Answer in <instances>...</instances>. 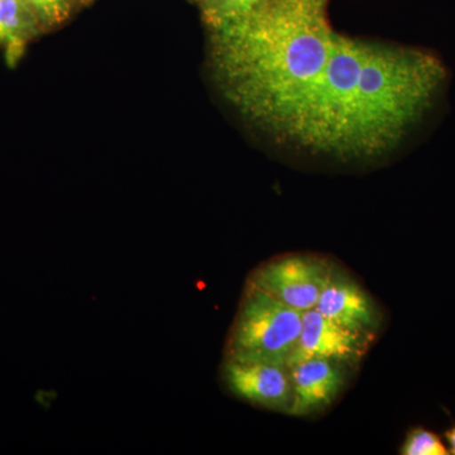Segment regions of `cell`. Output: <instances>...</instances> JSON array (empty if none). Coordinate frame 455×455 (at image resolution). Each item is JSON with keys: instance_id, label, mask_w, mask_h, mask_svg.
Segmentation results:
<instances>
[{"instance_id": "obj_1", "label": "cell", "mask_w": 455, "mask_h": 455, "mask_svg": "<svg viewBox=\"0 0 455 455\" xmlns=\"http://www.w3.org/2000/svg\"><path fill=\"white\" fill-rule=\"evenodd\" d=\"M328 0H262L212 27V64L230 103L277 142L341 161L396 149L448 84L430 51L335 31Z\"/></svg>"}, {"instance_id": "obj_2", "label": "cell", "mask_w": 455, "mask_h": 455, "mask_svg": "<svg viewBox=\"0 0 455 455\" xmlns=\"http://www.w3.org/2000/svg\"><path fill=\"white\" fill-rule=\"evenodd\" d=\"M302 313L245 281L223 358L287 367L299 338Z\"/></svg>"}, {"instance_id": "obj_3", "label": "cell", "mask_w": 455, "mask_h": 455, "mask_svg": "<svg viewBox=\"0 0 455 455\" xmlns=\"http://www.w3.org/2000/svg\"><path fill=\"white\" fill-rule=\"evenodd\" d=\"M333 267V263L316 254H283L253 268L247 283L305 313L315 309Z\"/></svg>"}, {"instance_id": "obj_4", "label": "cell", "mask_w": 455, "mask_h": 455, "mask_svg": "<svg viewBox=\"0 0 455 455\" xmlns=\"http://www.w3.org/2000/svg\"><path fill=\"white\" fill-rule=\"evenodd\" d=\"M220 381L232 396L271 411L287 412L292 401V386L287 367L224 359Z\"/></svg>"}, {"instance_id": "obj_5", "label": "cell", "mask_w": 455, "mask_h": 455, "mask_svg": "<svg viewBox=\"0 0 455 455\" xmlns=\"http://www.w3.org/2000/svg\"><path fill=\"white\" fill-rule=\"evenodd\" d=\"M372 337L344 328L316 309L302 313L298 347L289 366L310 358L328 359L340 364H355L366 352L367 339Z\"/></svg>"}, {"instance_id": "obj_6", "label": "cell", "mask_w": 455, "mask_h": 455, "mask_svg": "<svg viewBox=\"0 0 455 455\" xmlns=\"http://www.w3.org/2000/svg\"><path fill=\"white\" fill-rule=\"evenodd\" d=\"M315 309L334 323L372 337L381 324V314L370 295L343 268L334 266Z\"/></svg>"}, {"instance_id": "obj_7", "label": "cell", "mask_w": 455, "mask_h": 455, "mask_svg": "<svg viewBox=\"0 0 455 455\" xmlns=\"http://www.w3.org/2000/svg\"><path fill=\"white\" fill-rule=\"evenodd\" d=\"M291 379L292 401L286 414L307 416L333 405L346 385L340 363L310 358L287 367Z\"/></svg>"}, {"instance_id": "obj_8", "label": "cell", "mask_w": 455, "mask_h": 455, "mask_svg": "<svg viewBox=\"0 0 455 455\" xmlns=\"http://www.w3.org/2000/svg\"><path fill=\"white\" fill-rule=\"evenodd\" d=\"M37 23L23 0H0V44H20L36 32Z\"/></svg>"}, {"instance_id": "obj_9", "label": "cell", "mask_w": 455, "mask_h": 455, "mask_svg": "<svg viewBox=\"0 0 455 455\" xmlns=\"http://www.w3.org/2000/svg\"><path fill=\"white\" fill-rule=\"evenodd\" d=\"M403 455H448L449 448L438 434L425 427H416L407 433L400 451Z\"/></svg>"}, {"instance_id": "obj_10", "label": "cell", "mask_w": 455, "mask_h": 455, "mask_svg": "<svg viewBox=\"0 0 455 455\" xmlns=\"http://www.w3.org/2000/svg\"><path fill=\"white\" fill-rule=\"evenodd\" d=\"M38 22L46 26L64 23L73 11V0H23Z\"/></svg>"}, {"instance_id": "obj_11", "label": "cell", "mask_w": 455, "mask_h": 455, "mask_svg": "<svg viewBox=\"0 0 455 455\" xmlns=\"http://www.w3.org/2000/svg\"><path fill=\"white\" fill-rule=\"evenodd\" d=\"M196 2L202 5L204 18L212 28L235 17L242 0H196Z\"/></svg>"}, {"instance_id": "obj_12", "label": "cell", "mask_w": 455, "mask_h": 455, "mask_svg": "<svg viewBox=\"0 0 455 455\" xmlns=\"http://www.w3.org/2000/svg\"><path fill=\"white\" fill-rule=\"evenodd\" d=\"M262 0H242L241 4H239L238 11L235 14V17L243 16V14L248 13V12L252 11L256 5H259ZM230 18V20H232Z\"/></svg>"}, {"instance_id": "obj_13", "label": "cell", "mask_w": 455, "mask_h": 455, "mask_svg": "<svg viewBox=\"0 0 455 455\" xmlns=\"http://www.w3.org/2000/svg\"><path fill=\"white\" fill-rule=\"evenodd\" d=\"M445 439H447L449 451L455 455V425L448 431H445Z\"/></svg>"}, {"instance_id": "obj_14", "label": "cell", "mask_w": 455, "mask_h": 455, "mask_svg": "<svg viewBox=\"0 0 455 455\" xmlns=\"http://www.w3.org/2000/svg\"><path fill=\"white\" fill-rule=\"evenodd\" d=\"M86 2H89V0H86Z\"/></svg>"}]
</instances>
